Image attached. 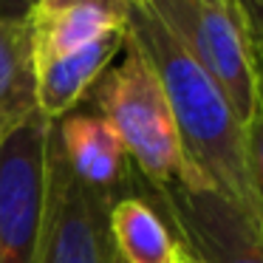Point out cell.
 <instances>
[{"mask_svg": "<svg viewBox=\"0 0 263 263\" xmlns=\"http://www.w3.org/2000/svg\"><path fill=\"white\" fill-rule=\"evenodd\" d=\"M54 139L68 170L88 187L119 198V190L130 181L133 161L119 133L99 114L71 110L54 122Z\"/></svg>", "mask_w": 263, "mask_h": 263, "instance_id": "obj_8", "label": "cell"}, {"mask_svg": "<svg viewBox=\"0 0 263 263\" xmlns=\"http://www.w3.org/2000/svg\"><path fill=\"white\" fill-rule=\"evenodd\" d=\"M176 263H204V260H201V257H195V255H190V252L184 249L181 255H178V260H176Z\"/></svg>", "mask_w": 263, "mask_h": 263, "instance_id": "obj_14", "label": "cell"}, {"mask_svg": "<svg viewBox=\"0 0 263 263\" xmlns=\"http://www.w3.org/2000/svg\"><path fill=\"white\" fill-rule=\"evenodd\" d=\"M110 204V195L88 187L68 170L51 125L46 227L37 263H116L108 229Z\"/></svg>", "mask_w": 263, "mask_h": 263, "instance_id": "obj_5", "label": "cell"}, {"mask_svg": "<svg viewBox=\"0 0 263 263\" xmlns=\"http://www.w3.org/2000/svg\"><path fill=\"white\" fill-rule=\"evenodd\" d=\"M125 57L108 68L91 88L99 116L110 122L130 156L133 167L150 178L153 187H206V181L187 161L156 71L130 40H125Z\"/></svg>", "mask_w": 263, "mask_h": 263, "instance_id": "obj_2", "label": "cell"}, {"mask_svg": "<svg viewBox=\"0 0 263 263\" xmlns=\"http://www.w3.org/2000/svg\"><path fill=\"white\" fill-rule=\"evenodd\" d=\"M116 263H119V260H116Z\"/></svg>", "mask_w": 263, "mask_h": 263, "instance_id": "obj_15", "label": "cell"}, {"mask_svg": "<svg viewBox=\"0 0 263 263\" xmlns=\"http://www.w3.org/2000/svg\"><path fill=\"white\" fill-rule=\"evenodd\" d=\"M34 108V65L26 20L0 17V127Z\"/></svg>", "mask_w": 263, "mask_h": 263, "instance_id": "obj_10", "label": "cell"}, {"mask_svg": "<svg viewBox=\"0 0 263 263\" xmlns=\"http://www.w3.org/2000/svg\"><path fill=\"white\" fill-rule=\"evenodd\" d=\"M167 34L215 80L238 122L249 119L257 99L252 46L223 0H136Z\"/></svg>", "mask_w": 263, "mask_h": 263, "instance_id": "obj_4", "label": "cell"}, {"mask_svg": "<svg viewBox=\"0 0 263 263\" xmlns=\"http://www.w3.org/2000/svg\"><path fill=\"white\" fill-rule=\"evenodd\" d=\"M34 0H0V17L9 20H26Z\"/></svg>", "mask_w": 263, "mask_h": 263, "instance_id": "obj_12", "label": "cell"}, {"mask_svg": "<svg viewBox=\"0 0 263 263\" xmlns=\"http://www.w3.org/2000/svg\"><path fill=\"white\" fill-rule=\"evenodd\" d=\"M252 65H255V85H257V97L263 99V46H252Z\"/></svg>", "mask_w": 263, "mask_h": 263, "instance_id": "obj_13", "label": "cell"}, {"mask_svg": "<svg viewBox=\"0 0 263 263\" xmlns=\"http://www.w3.org/2000/svg\"><path fill=\"white\" fill-rule=\"evenodd\" d=\"M176 238L204 263H263V221L210 187L153 190Z\"/></svg>", "mask_w": 263, "mask_h": 263, "instance_id": "obj_6", "label": "cell"}, {"mask_svg": "<svg viewBox=\"0 0 263 263\" xmlns=\"http://www.w3.org/2000/svg\"><path fill=\"white\" fill-rule=\"evenodd\" d=\"M127 40L142 51V57L159 77L176 119L184 156L195 173L210 190L263 221L246 170L243 125L238 122L215 80L136 0L127 17Z\"/></svg>", "mask_w": 263, "mask_h": 263, "instance_id": "obj_1", "label": "cell"}, {"mask_svg": "<svg viewBox=\"0 0 263 263\" xmlns=\"http://www.w3.org/2000/svg\"><path fill=\"white\" fill-rule=\"evenodd\" d=\"M51 125L34 108L0 127V263L40 260Z\"/></svg>", "mask_w": 263, "mask_h": 263, "instance_id": "obj_3", "label": "cell"}, {"mask_svg": "<svg viewBox=\"0 0 263 263\" xmlns=\"http://www.w3.org/2000/svg\"><path fill=\"white\" fill-rule=\"evenodd\" d=\"M243 153H246V170L255 190L257 206L263 215V99H255L249 119L243 122Z\"/></svg>", "mask_w": 263, "mask_h": 263, "instance_id": "obj_11", "label": "cell"}, {"mask_svg": "<svg viewBox=\"0 0 263 263\" xmlns=\"http://www.w3.org/2000/svg\"><path fill=\"white\" fill-rule=\"evenodd\" d=\"M108 229L119 263H176L184 252L156 198L119 195L108 210Z\"/></svg>", "mask_w": 263, "mask_h": 263, "instance_id": "obj_9", "label": "cell"}, {"mask_svg": "<svg viewBox=\"0 0 263 263\" xmlns=\"http://www.w3.org/2000/svg\"><path fill=\"white\" fill-rule=\"evenodd\" d=\"M133 0H34L26 14L31 65L80 54L127 34Z\"/></svg>", "mask_w": 263, "mask_h": 263, "instance_id": "obj_7", "label": "cell"}]
</instances>
